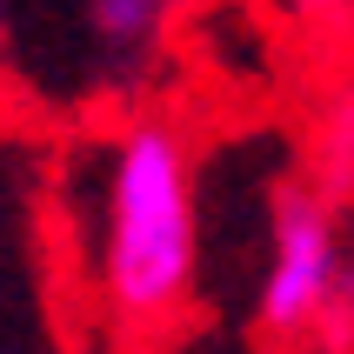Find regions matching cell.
Instances as JSON below:
<instances>
[{
  "label": "cell",
  "mask_w": 354,
  "mask_h": 354,
  "mask_svg": "<svg viewBox=\"0 0 354 354\" xmlns=\"http://www.w3.org/2000/svg\"><path fill=\"white\" fill-rule=\"evenodd\" d=\"M194 160L174 120H140L114 140L100 207V295L120 321L160 328L194 295Z\"/></svg>",
  "instance_id": "1"
},
{
  "label": "cell",
  "mask_w": 354,
  "mask_h": 354,
  "mask_svg": "<svg viewBox=\"0 0 354 354\" xmlns=\"http://www.w3.org/2000/svg\"><path fill=\"white\" fill-rule=\"evenodd\" d=\"M348 261L335 201L315 187H288L274 201V241H268V274H261V321L274 335H315L321 308L335 295V274Z\"/></svg>",
  "instance_id": "2"
},
{
  "label": "cell",
  "mask_w": 354,
  "mask_h": 354,
  "mask_svg": "<svg viewBox=\"0 0 354 354\" xmlns=\"http://www.w3.org/2000/svg\"><path fill=\"white\" fill-rule=\"evenodd\" d=\"M94 7V34L114 47V54H140L154 47L160 20H167V0H87Z\"/></svg>",
  "instance_id": "3"
},
{
  "label": "cell",
  "mask_w": 354,
  "mask_h": 354,
  "mask_svg": "<svg viewBox=\"0 0 354 354\" xmlns=\"http://www.w3.org/2000/svg\"><path fill=\"white\" fill-rule=\"evenodd\" d=\"M315 335H328V341H348V348H354V261H341L335 295H328V308H321Z\"/></svg>",
  "instance_id": "4"
},
{
  "label": "cell",
  "mask_w": 354,
  "mask_h": 354,
  "mask_svg": "<svg viewBox=\"0 0 354 354\" xmlns=\"http://www.w3.org/2000/svg\"><path fill=\"white\" fill-rule=\"evenodd\" d=\"M335 160H341V174L354 180V80H348V94L335 107Z\"/></svg>",
  "instance_id": "5"
},
{
  "label": "cell",
  "mask_w": 354,
  "mask_h": 354,
  "mask_svg": "<svg viewBox=\"0 0 354 354\" xmlns=\"http://www.w3.org/2000/svg\"><path fill=\"white\" fill-rule=\"evenodd\" d=\"M0 27H7V7H0Z\"/></svg>",
  "instance_id": "6"
}]
</instances>
